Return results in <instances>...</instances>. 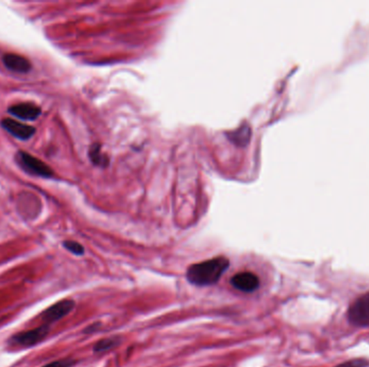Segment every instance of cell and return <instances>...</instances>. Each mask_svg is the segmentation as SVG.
I'll return each mask as SVG.
<instances>
[{"instance_id":"1","label":"cell","mask_w":369,"mask_h":367,"mask_svg":"<svg viewBox=\"0 0 369 367\" xmlns=\"http://www.w3.org/2000/svg\"><path fill=\"white\" fill-rule=\"evenodd\" d=\"M229 265V259L224 257H216L214 259L199 262L188 267L186 278L193 286H214L220 280Z\"/></svg>"},{"instance_id":"2","label":"cell","mask_w":369,"mask_h":367,"mask_svg":"<svg viewBox=\"0 0 369 367\" xmlns=\"http://www.w3.org/2000/svg\"><path fill=\"white\" fill-rule=\"evenodd\" d=\"M15 160L23 171L27 173L41 178H52L54 173L44 162L40 161L35 156L31 155L25 151H19L15 154Z\"/></svg>"},{"instance_id":"3","label":"cell","mask_w":369,"mask_h":367,"mask_svg":"<svg viewBox=\"0 0 369 367\" xmlns=\"http://www.w3.org/2000/svg\"><path fill=\"white\" fill-rule=\"evenodd\" d=\"M50 333V325L42 324L40 327L26 332L15 334L10 339V343L17 348H31L44 341Z\"/></svg>"},{"instance_id":"4","label":"cell","mask_w":369,"mask_h":367,"mask_svg":"<svg viewBox=\"0 0 369 367\" xmlns=\"http://www.w3.org/2000/svg\"><path fill=\"white\" fill-rule=\"evenodd\" d=\"M347 317V321L354 327H369V291L351 304Z\"/></svg>"},{"instance_id":"5","label":"cell","mask_w":369,"mask_h":367,"mask_svg":"<svg viewBox=\"0 0 369 367\" xmlns=\"http://www.w3.org/2000/svg\"><path fill=\"white\" fill-rule=\"evenodd\" d=\"M76 307L75 300H69V298H65V300L56 302L54 305H51L50 307L47 308L41 314V319L44 322V324L56 323L58 320H62L65 318L66 316L73 311Z\"/></svg>"},{"instance_id":"6","label":"cell","mask_w":369,"mask_h":367,"mask_svg":"<svg viewBox=\"0 0 369 367\" xmlns=\"http://www.w3.org/2000/svg\"><path fill=\"white\" fill-rule=\"evenodd\" d=\"M230 283L234 289L245 293L255 292L261 287L259 276L251 271H242L239 274L234 275Z\"/></svg>"},{"instance_id":"7","label":"cell","mask_w":369,"mask_h":367,"mask_svg":"<svg viewBox=\"0 0 369 367\" xmlns=\"http://www.w3.org/2000/svg\"><path fill=\"white\" fill-rule=\"evenodd\" d=\"M0 125L6 132L9 133L10 135H13V137L19 140H28L36 133V128H33L31 125L19 122V121L11 120V119H3L0 122Z\"/></svg>"},{"instance_id":"8","label":"cell","mask_w":369,"mask_h":367,"mask_svg":"<svg viewBox=\"0 0 369 367\" xmlns=\"http://www.w3.org/2000/svg\"><path fill=\"white\" fill-rule=\"evenodd\" d=\"M8 112L23 121H35L41 115V108L35 103H22L9 107Z\"/></svg>"},{"instance_id":"9","label":"cell","mask_w":369,"mask_h":367,"mask_svg":"<svg viewBox=\"0 0 369 367\" xmlns=\"http://www.w3.org/2000/svg\"><path fill=\"white\" fill-rule=\"evenodd\" d=\"M3 62L7 69L17 74H27L32 70V62L17 54H5L3 56Z\"/></svg>"},{"instance_id":"10","label":"cell","mask_w":369,"mask_h":367,"mask_svg":"<svg viewBox=\"0 0 369 367\" xmlns=\"http://www.w3.org/2000/svg\"><path fill=\"white\" fill-rule=\"evenodd\" d=\"M228 137L234 144H237L239 146H245L251 140V128H249V125L243 124L237 130L229 133Z\"/></svg>"},{"instance_id":"11","label":"cell","mask_w":369,"mask_h":367,"mask_svg":"<svg viewBox=\"0 0 369 367\" xmlns=\"http://www.w3.org/2000/svg\"><path fill=\"white\" fill-rule=\"evenodd\" d=\"M120 343L121 339L119 337H108V339H101V341H97L93 345V352H106V351L110 350V349L115 348L117 345H120Z\"/></svg>"},{"instance_id":"12","label":"cell","mask_w":369,"mask_h":367,"mask_svg":"<svg viewBox=\"0 0 369 367\" xmlns=\"http://www.w3.org/2000/svg\"><path fill=\"white\" fill-rule=\"evenodd\" d=\"M89 157L92 163L97 166L108 165V159L105 154L101 153V146L99 144H92L89 150Z\"/></svg>"},{"instance_id":"13","label":"cell","mask_w":369,"mask_h":367,"mask_svg":"<svg viewBox=\"0 0 369 367\" xmlns=\"http://www.w3.org/2000/svg\"><path fill=\"white\" fill-rule=\"evenodd\" d=\"M64 248L68 250L69 253H73L75 255H85V248L81 244L74 241V240H66L63 243Z\"/></svg>"},{"instance_id":"14","label":"cell","mask_w":369,"mask_h":367,"mask_svg":"<svg viewBox=\"0 0 369 367\" xmlns=\"http://www.w3.org/2000/svg\"><path fill=\"white\" fill-rule=\"evenodd\" d=\"M335 367H369V360H366V359H353V360L345 361V362L336 365Z\"/></svg>"},{"instance_id":"15","label":"cell","mask_w":369,"mask_h":367,"mask_svg":"<svg viewBox=\"0 0 369 367\" xmlns=\"http://www.w3.org/2000/svg\"><path fill=\"white\" fill-rule=\"evenodd\" d=\"M76 364V361L72 359H64V360L54 361L48 363L42 367H73Z\"/></svg>"},{"instance_id":"16","label":"cell","mask_w":369,"mask_h":367,"mask_svg":"<svg viewBox=\"0 0 369 367\" xmlns=\"http://www.w3.org/2000/svg\"><path fill=\"white\" fill-rule=\"evenodd\" d=\"M99 327V323L93 324V325H91V327H88L87 330H85V333H90V331H95V329H97V327Z\"/></svg>"}]
</instances>
